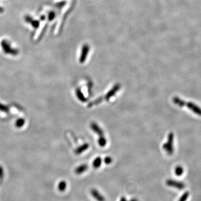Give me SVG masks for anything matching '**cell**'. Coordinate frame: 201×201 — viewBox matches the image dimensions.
Instances as JSON below:
<instances>
[{"label":"cell","mask_w":201,"mask_h":201,"mask_svg":"<svg viewBox=\"0 0 201 201\" xmlns=\"http://www.w3.org/2000/svg\"><path fill=\"white\" fill-rule=\"evenodd\" d=\"M90 127H91V129L95 131L96 133H98V135L99 134V135H100V137H102L103 136V131L100 129L99 128V127L97 125L96 123H92L91 124V126H90Z\"/></svg>","instance_id":"52a82bcc"},{"label":"cell","mask_w":201,"mask_h":201,"mask_svg":"<svg viewBox=\"0 0 201 201\" xmlns=\"http://www.w3.org/2000/svg\"><path fill=\"white\" fill-rule=\"evenodd\" d=\"M166 184L169 187L174 188L179 190H182L185 188V184L184 183L173 179H167L166 181Z\"/></svg>","instance_id":"7a4b0ae2"},{"label":"cell","mask_w":201,"mask_h":201,"mask_svg":"<svg viewBox=\"0 0 201 201\" xmlns=\"http://www.w3.org/2000/svg\"><path fill=\"white\" fill-rule=\"evenodd\" d=\"M184 173V168L181 166H177L175 168V174L178 177H180Z\"/></svg>","instance_id":"8fae6325"},{"label":"cell","mask_w":201,"mask_h":201,"mask_svg":"<svg viewBox=\"0 0 201 201\" xmlns=\"http://www.w3.org/2000/svg\"><path fill=\"white\" fill-rule=\"evenodd\" d=\"M88 146H89L88 144H84V145H83L82 146L78 147V148L76 150V153L77 154H81L82 153H83L84 152V151H86L87 149H88Z\"/></svg>","instance_id":"30bf717a"},{"label":"cell","mask_w":201,"mask_h":201,"mask_svg":"<svg viewBox=\"0 0 201 201\" xmlns=\"http://www.w3.org/2000/svg\"><path fill=\"white\" fill-rule=\"evenodd\" d=\"M102 159L100 157H97L93 160L92 163V166L95 169H98L101 165Z\"/></svg>","instance_id":"9c48e42d"},{"label":"cell","mask_w":201,"mask_h":201,"mask_svg":"<svg viewBox=\"0 0 201 201\" xmlns=\"http://www.w3.org/2000/svg\"><path fill=\"white\" fill-rule=\"evenodd\" d=\"M24 123H25V120L23 119H20L16 121L15 125L17 127H21L24 125Z\"/></svg>","instance_id":"5bb4252c"},{"label":"cell","mask_w":201,"mask_h":201,"mask_svg":"<svg viewBox=\"0 0 201 201\" xmlns=\"http://www.w3.org/2000/svg\"><path fill=\"white\" fill-rule=\"evenodd\" d=\"M120 201H128V200H127V199L126 198V197H125L124 196H122V197L120 198Z\"/></svg>","instance_id":"ac0fdd59"},{"label":"cell","mask_w":201,"mask_h":201,"mask_svg":"<svg viewBox=\"0 0 201 201\" xmlns=\"http://www.w3.org/2000/svg\"><path fill=\"white\" fill-rule=\"evenodd\" d=\"M189 196V193L188 192H186L182 194V196L180 197V199L178 201H186L187 199L188 198Z\"/></svg>","instance_id":"4fadbf2b"},{"label":"cell","mask_w":201,"mask_h":201,"mask_svg":"<svg viewBox=\"0 0 201 201\" xmlns=\"http://www.w3.org/2000/svg\"><path fill=\"white\" fill-rule=\"evenodd\" d=\"M186 106L187 108L190 109L191 111L195 113L196 114H197L198 115L201 116V108L197 106L195 104L192 102H186L184 103V106Z\"/></svg>","instance_id":"277c9868"},{"label":"cell","mask_w":201,"mask_h":201,"mask_svg":"<svg viewBox=\"0 0 201 201\" xmlns=\"http://www.w3.org/2000/svg\"><path fill=\"white\" fill-rule=\"evenodd\" d=\"M98 144L100 146H105L106 145V140L104 136L100 137L98 140Z\"/></svg>","instance_id":"9a60e30c"},{"label":"cell","mask_w":201,"mask_h":201,"mask_svg":"<svg viewBox=\"0 0 201 201\" xmlns=\"http://www.w3.org/2000/svg\"><path fill=\"white\" fill-rule=\"evenodd\" d=\"M1 46L3 49V52H4L6 54H11L12 55H16L18 54L19 51L16 49H12L10 46V44L7 42L6 40L2 41L1 43Z\"/></svg>","instance_id":"3957f363"},{"label":"cell","mask_w":201,"mask_h":201,"mask_svg":"<svg viewBox=\"0 0 201 201\" xmlns=\"http://www.w3.org/2000/svg\"><path fill=\"white\" fill-rule=\"evenodd\" d=\"M90 194L97 201H105V198L98 190L96 189H92L90 190Z\"/></svg>","instance_id":"5b68a950"},{"label":"cell","mask_w":201,"mask_h":201,"mask_svg":"<svg viewBox=\"0 0 201 201\" xmlns=\"http://www.w3.org/2000/svg\"><path fill=\"white\" fill-rule=\"evenodd\" d=\"M88 165H87V164H82V165L77 167L76 169L75 172L77 174H80L86 172V171L88 169Z\"/></svg>","instance_id":"ba28073f"},{"label":"cell","mask_w":201,"mask_h":201,"mask_svg":"<svg viewBox=\"0 0 201 201\" xmlns=\"http://www.w3.org/2000/svg\"><path fill=\"white\" fill-rule=\"evenodd\" d=\"M0 110L2 111H3V112H9V108L7 106H4L3 105H2V104L0 103Z\"/></svg>","instance_id":"2e32d148"},{"label":"cell","mask_w":201,"mask_h":201,"mask_svg":"<svg viewBox=\"0 0 201 201\" xmlns=\"http://www.w3.org/2000/svg\"><path fill=\"white\" fill-rule=\"evenodd\" d=\"M89 52V46L86 45L83 47L82 50V53H81V55L80 56V59L79 61L81 63H83L85 61L86 59V57L88 55V53Z\"/></svg>","instance_id":"8992f818"},{"label":"cell","mask_w":201,"mask_h":201,"mask_svg":"<svg viewBox=\"0 0 201 201\" xmlns=\"http://www.w3.org/2000/svg\"><path fill=\"white\" fill-rule=\"evenodd\" d=\"M104 162L106 164H110L112 162V158L110 156H107L104 159Z\"/></svg>","instance_id":"e0dca14e"},{"label":"cell","mask_w":201,"mask_h":201,"mask_svg":"<svg viewBox=\"0 0 201 201\" xmlns=\"http://www.w3.org/2000/svg\"><path fill=\"white\" fill-rule=\"evenodd\" d=\"M173 141H174V134L172 132L169 133L168 135L167 141L163 145V149L169 154L172 155L174 152L173 148Z\"/></svg>","instance_id":"6da1fadb"},{"label":"cell","mask_w":201,"mask_h":201,"mask_svg":"<svg viewBox=\"0 0 201 201\" xmlns=\"http://www.w3.org/2000/svg\"><path fill=\"white\" fill-rule=\"evenodd\" d=\"M77 97H78V98L79 100H81V101L82 102H85L86 101V99L85 98V97H84V96L83 95L82 93L81 92V91L79 89H77Z\"/></svg>","instance_id":"7c38bea8"},{"label":"cell","mask_w":201,"mask_h":201,"mask_svg":"<svg viewBox=\"0 0 201 201\" xmlns=\"http://www.w3.org/2000/svg\"><path fill=\"white\" fill-rule=\"evenodd\" d=\"M129 201H139V200L137 198H131Z\"/></svg>","instance_id":"d6986e66"}]
</instances>
